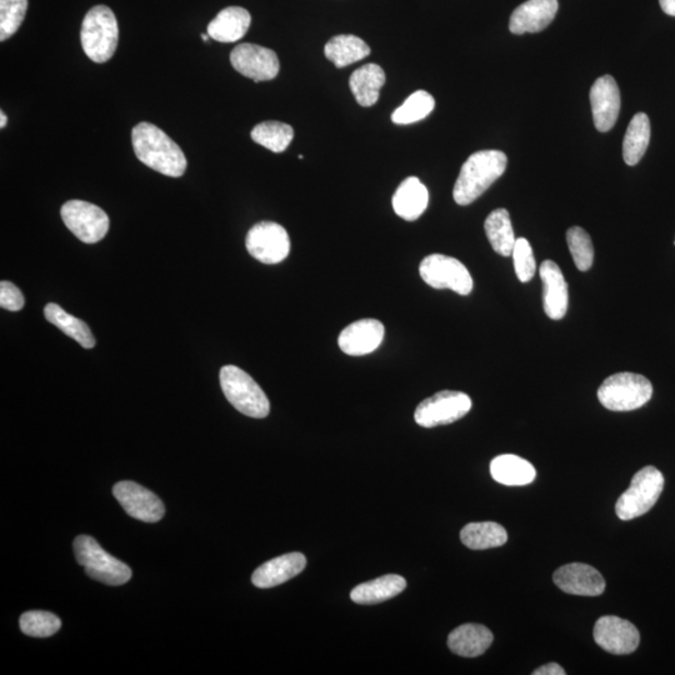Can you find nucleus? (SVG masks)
Wrapping results in <instances>:
<instances>
[{
    "label": "nucleus",
    "mask_w": 675,
    "mask_h": 675,
    "mask_svg": "<svg viewBox=\"0 0 675 675\" xmlns=\"http://www.w3.org/2000/svg\"><path fill=\"white\" fill-rule=\"evenodd\" d=\"M134 153L143 164L167 177L179 178L187 170V158L179 145L157 125H135L132 132Z\"/></svg>",
    "instance_id": "f257e3e1"
},
{
    "label": "nucleus",
    "mask_w": 675,
    "mask_h": 675,
    "mask_svg": "<svg viewBox=\"0 0 675 675\" xmlns=\"http://www.w3.org/2000/svg\"><path fill=\"white\" fill-rule=\"evenodd\" d=\"M508 158L500 150H480L470 155L455 182L453 198L459 205H469L487 192L507 169Z\"/></svg>",
    "instance_id": "f03ea898"
},
{
    "label": "nucleus",
    "mask_w": 675,
    "mask_h": 675,
    "mask_svg": "<svg viewBox=\"0 0 675 675\" xmlns=\"http://www.w3.org/2000/svg\"><path fill=\"white\" fill-rule=\"evenodd\" d=\"M118 38L117 18L107 5H95L85 14L80 40L85 55L94 63L102 64L113 57Z\"/></svg>",
    "instance_id": "7ed1b4c3"
},
{
    "label": "nucleus",
    "mask_w": 675,
    "mask_h": 675,
    "mask_svg": "<svg viewBox=\"0 0 675 675\" xmlns=\"http://www.w3.org/2000/svg\"><path fill=\"white\" fill-rule=\"evenodd\" d=\"M219 379L225 398L238 412L250 418L268 417L270 404L267 395L248 373L235 365H225L220 369Z\"/></svg>",
    "instance_id": "20e7f679"
},
{
    "label": "nucleus",
    "mask_w": 675,
    "mask_h": 675,
    "mask_svg": "<svg viewBox=\"0 0 675 675\" xmlns=\"http://www.w3.org/2000/svg\"><path fill=\"white\" fill-rule=\"evenodd\" d=\"M653 395V385L644 375L617 373L604 380L598 389V399L613 412H630L642 408Z\"/></svg>",
    "instance_id": "39448f33"
},
{
    "label": "nucleus",
    "mask_w": 675,
    "mask_h": 675,
    "mask_svg": "<svg viewBox=\"0 0 675 675\" xmlns=\"http://www.w3.org/2000/svg\"><path fill=\"white\" fill-rule=\"evenodd\" d=\"M74 555L88 577L107 585H123L132 578V569L105 552L97 540L79 535L74 540Z\"/></svg>",
    "instance_id": "423d86ee"
},
{
    "label": "nucleus",
    "mask_w": 675,
    "mask_h": 675,
    "mask_svg": "<svg viewBox=\"0 0 675 675\" xmlns=\"http://www.w3.org/2000/svg\"><path fill=\"white\" fill-rule=\"evenodd\" d=\"M664 488V477L655 467L649 465L640 469L632 479V484L620 495L615 504V513L620 520H632L642 517L658 502Z\"/></svg>",
    "instance_id": "0eeeda50"
},
{
    "label": "nucleus",
    "mask_w": 675,
    "mask_h": 675,
    "mask_svg": "<svg viewBox=\"0 0 675 675\" xmlns=\"http://www.w3.org/2000/svg\"><path fill=\"white\" fill-rule=\"evenodd\" d=\"M420 277L434 289H450L459 295H469L473 278L458 259L443 254L428 255L419 265Z\"/></svg>",
    "instance_id": "6e6552de"
},
{
    "label": "nucleus",
    "mask_w": 675,
    "mask_h": 675,
    "mask_svg": "<svg viewBox=\"0 0 675 675\" xmlns=\"http://www.w3.org/2000/svg\"><path fill=\"white\" fill-rule=\"evenodd\" d=\"M472 409V399L468 394L443 390L424 399L415 409L414 419L420 427L434 428L448 425L462 419Z\"/></svg>",
    "instance_id": "1a4fd4ad"
},
{
    "label": "nucleus",
    "mask_w": 675,
    "mask_h": 675,
    "mask_svg": "<svg viewBox=\"0 0 675 675\" xmlns=\"http://www.w3.org/2000/svg\"><path fill=\"white\" fill-rule=\"evenodd\" d=\"M70 232L83 243L100 242L109 230V218L102 208L84 200H69L60 210Z\"/></svg>",
    "instance_id": "9d476101"
},
{
    "label": "nucleus",
    "mask_w": 675,
    "mask_h": 675,
    "mask_svg": "<svg viewBox=\"0 0 675 675\" xmlns=\"http://www.w3.org/2000/svg\"><path fill=\"white\" fill-rule=\"evenodd\" d=\"M245 245L253 258L269 265L283 262L290 252L287 230L274 222L255 224L247 234Z\"/></svg>",
    "instance_id": "9b49d317"
},
{
    "label": "nucleus",
    "mask_w": 675,
    "mask_h": 675,
    "mask_svg": "<svg viewBox=\"0 0 675 675\" xmlns=\"http://www.w3.org/2000/svg\"><path fill=\"white\" fill-rule=\"evenodd\" d=\"M230 63L238 73L257 83L274 79L280 69L277 53L252 43L237 45L230 53Z\"/></svg>",
    "instance_id": "f8f14e48"
},
{
    "label": "nucleus",
    "mask_w": 675,
    "mask_h": 675,
    "mask_svg": "<svg viewBox=\"0 0 675 675\" xmlns=\"http://www.w3.org/2000/svg\"><path fill=\"white\" fill-rule=\"evenodd\" d=\"M113 494L125 512L140 522L157 523L164 517L162 500L142 485L124 480L114 485Z\"/></svg>",
    "instance_id": "ddd939ff"
},
{
    "label": "nucleus",
    "mask_w": 675,
    "mask_h": 675,
    "mask_svg": "<svg viewBox=\"0 0 675 675\" xmlns=\"http://www.w3.org/2000/svg\"><path fill=\"white\" fill-rule=\"evenodd\" d=\"M594 640L605 652L624 655L639 647V630L629 620L607 615L594 625Z\"/></svg>",
    "instance_id": "4468645a"
},
{
    "label": "nucleus",
    "mask_w": 675,
    "mask_h": 675,
    "mask_svg": "<svg viewBox=\"0 0 675 675\" xmlns=\"http://www.w3.org/2000/svg\"><path fill=\"white\" fill-rule=\"evenodd\" d=\"M555 585L564 593L580 597H598L605 590V580L599 570L583 563H570L555 570Z\"/></svg>",
    "instance_id": "2eb2a0df"
},
{
    "label": "nucleus",
    "mask_w": 675,
    "mask_h": 675,
    "mask_svg": "<svg viewBox=\"0 0 675 675\" xmlns=\"http://www.w3.org/2000/svg\"><path fill=\"white\" fill-rule=\"evenodd\" d=\"M595 128L599 132H609L617 123L620 112V92L612 75H603L595 80L590 89Z\"/></svg>",
    "instance_id": "dca6fc26"
},
{
    "label": "nucleus",
    "mask_w": 675,
    "mask_h": 675,
    "mask_svg": "<svg viewBox=\"0 0 675 675\" xmlns=\"http://www.w3.org/2000/svg\"><path fill=\"white\" fill-rule=\"evenodd\" d=\"M385 329L377 319H362L348 325L339 334L338 344L342 352L352 357L373 353L384 339Z\"/></svg>",
    "instance_id": "f3484780"
},
{
    "label": "nucleus",
    "mask_w": 675,
    "mask_h": 675,
    "mask_svg": "<svg viewBox=\"0 0 675 675\" xmlns=\"http://www.w3.org/2000/svg\"><path fill=\"white\" fill-rule=\"evenodd\" d=\"M539 274L543 283L545 314L553 320L563 319L568 310L569 294L562 269L553 260H545L540 265Z\"/></svg>",
    "instance_id": "a211bd4d"
},
{
    "label": "nucleus",
    "mask_w": 675,
    "mask_h": 675,
    "mask_svg": "<svg viewBox=\"0 0 675 675\" xmlns=\"http://www.w3.org/2000/svg\"><path fill=\"white\" fill-rule=\"evenodd\" d=\"M558 8V0H528L510 17V32L518 35L542 32L553 22Z\"/></svg>",
    "instance_id": "6ab92c4d"
},
{
    "label": "nucleus",
    "mask_w": 675,
    "mask_h": 675,
    "mask_svg": "<svg viewBox=\"0 0 675 675\" xmlns=\"http://www.w3.org/2000/svg\"><path fill=\"white\" fill-rule=\"evenodd\" d=\"M307 567V558L302 553L284 554L260 565L252 575L255 587L268 589L297 577Z\"/></svg>",
    "instance_id": "aec40b11"
},
{
    "label": "nucleus",
    "mask_w": 675,
    "mask_h": 675,
    "mask_svg": "<svg viewBox=\"0 0 675 675\" xmlns=\"http://www.w3.org/2000/svg\"><path fill=\"white\" fill-rule=\"evenodd\" d=\"M493 639L492 632L484 625L464 624L449 634L448 647L460 657L475 658L487 652Z\"/></svg>",
    "instance_id": "412c9836"
},
{
    "label": "nucleus",
    "mask_w": 675,
    "mask_h": 675,
    "mask_svg": "<svg viewBox=\"0 0 675 675\" xmlns=\"http://www.w3.org/2000/svg\"><path fill=\"white\" fill-rule=\"evenodd\" d=\"M429 203L427 187L417 177H409L393 195V209L400 218L413 222L425 212Z\"/></svg>",
    "instance_id": "4be33fe9"
},
{
    "label": "nucleus",
    "mask_w": 675,
    "mask_h": 675,
    "mask_svg": "<svg viewBox=\"0 0 675 675\" xmlns=\"http://www.w3.org/2000/svg\"><path fill=\"white\" fill-rule=\"evenodd\" d=\"M252 17L247 9L228 7L208 25L209 37L220 43H235L247 34Z\"/></svg>",
    "instance_id": "5701e85b"
},
{
    "label": "nucleus",
    "mask_w": 675,
    "mask_h": 675,
    "mask_svg": "<svg viewBox=\"0 0 675 675\" xmlns=\"http://www.w3.org/2000/svg\"><path fill=\"white\" fill-rule=\"evenodd\" d=\"M490 474L495 482L508 487H522L534 482L537 470L528 460L514 454H503L495 457L490 463Z\"/></svg>",
    "instance_id": "b1692460"
},
{
    "label": "nucleus",
    "mask_w": 675,
    "mask_h": 675,
    "mask_svg": "<svg viewBox=\"0 0 675 675\" xmlns=\"http://www.w3.org/2000/svg\"><path fill=\"white\" fill-rule=\"evenodd\" d=\"M405 588H407V580L400 575L389 574L358 585L350 593V599L357 604H378L397 597Z\"/></svg>",
    "instance_id": "393cba45"
},
{
    "label": "nucleus",
    "mask_w": 675,
    "mask_h": 675,
    "mask_svg": "<svg viewBox=\"0 0 675 675\" xmlns=\"http://www.w3.org/2000/svg\"><path fill=\"white\" fill-rule=\"evenodd\" d=\"M385 84V73L378 64H365L355 70L349 79V87L355 100L362 107H372L379 100L380 89Z\"/></svg>",
    "instance_id": "a878e982"
},
{
    "label": "nucleus",
    "mask_w": 675,
    "mask_h": 675,
    "mask_svg": "<svg viewBox=\"0 0 675 675\" xmlns=\"http://www.w3.org/2000/svg\"><path fill=\"white\" fill-rule=\"evenodd\" d=\"M324 54L335 67L344 68L367 58L370 48L363 39L352 34H342L325 44Z\"/></svg>",
    "instance_id": "bb28decb"
},
{
    "label": "nucleus",
    "mask_w": 675,
    "mask_h": 675,
    "mask_svg": "<svg viewBox=\"0 0 675 675\" xmlns=\"http://www.w3.org/2000/svg\"><path fill=\"white\" fill-rule=\"evenodd\" d=\"M484 229L494 252L502 257H510L517 238H515L508 210L503 208L493 210L485 219Z\"/></svg>",
    "instance_id": "cd10ccee"
},
{
    "label": "nucleus",
    "mask_w": 675,
    "mask_h": 675,
    "mask_svg": "<svg viewBox=\"0 0 675 675\" xmlns=\"http://www.w3.org/2000/svg\"><path fill=\"white\" fill-rule=\"evenodd\" d=\"M460 540L469 549L485 550L502 547L508 533L502 525L494 522L470 523L460 532Z\"/></svg>",
    "instance_id": "c85d7f7f"
},
{
    "label": "nucleus",
    "mask_w": 675,
    "mask_h": 675,
    "mask_svg": "<svg viewBox=\"0 0 675 675\" xmlns=\"http://www.w3.org/2000/svg\"><path fill=\"white\" fill-rule=\"evenodd\" d=\"M45 319L55 327L62 330L68 337L78 342L85 349H92L95 347V338L87 324L74 315L65 312L58 304L49 303L44 308Z\"/></svg>",
    "instance_id": "c756f323"
},
{
    "label": "nucleus",
    "mask_w": 675,
    "mask_h": 675,
    "mask_svg": "<svg viewBox=\"0 0 675 675\" xmlns=\"http://www.w3.org/2000/svg\"><path fill=\"white\" fill-rule=\"evenodd\" d=\"M650 142V122L645 113L635 114L629 123L623 142L624 162L633 167L647 152Z\"/></svg>",
    "instance_id": "7c9ffc66"
},
{
    "label": "nucleus",
    "mask_w": 675,
    "mask_h": 675,
    "mask_svg": "<svg viewBox=\"0 0 675 675\" xmlns=\"http://www.w3.org/2000/svg\"><path fill=\"white\" fill-rule=\"evenodd\" d=\"M252 139L273 153H283L294 138V130L289 124L280 122H263L252 130Z\"/></svg>",
    "instance_id": "2f4dec72"
},
{
    "label": "nucleus",
    "mask_w": 675,
    "mask_h": 675,
    "mask_svg": "<svg viewBox=\"0 0 675 675\" xmlns=\"http://www.w3.org/2000/svg\"><path fill=\"white\" fill-rule=\"evenodd\" d=\"M435 100L425 90H417L409 98L395 109L392 114V122L399 125H408L420 122L433 112Z\"/></svg>",
    "instance_id": "473e14b6"
},
{
    "label": "nucleus",
    "mask_w": 675,
    "mask_h": 675,
    "mask_svg": "<svg viewBox=\"0 0 675 675\" xmlns=\"http://www.w3.org/2000/svg\"><path fill=\"white\" fill-rule=\"evenodd\" d=\"M19 625L20 630L29 637L48 638L58 632L62 627V622L57 615L42 612V610H33L20 617Z\"/></svg>",
    "instance_id": "72a5a7b5"
},
{
    "label": "nucleus",
    "mask_w": 675,
    "mask_h": 675,
    "mask_svg": "<svg viewBox=\"0 0 675 675\" xmlns=\"http://www.w3.org/2000/svg\"><path fill=\"white\" fill-rule=\"evenodd\" d=\"M567 243L572 257L580 272L592 268L594 247L590 235L583 228L572 227L567 232Z\"/></svg>",
    "instance_id": "f704fd0d"
},
{
    "label": "nucleus",
    "mask_w": 675,
    "mask_h": 675,
    "mask_svg": "<svg viewBox=\"0 0 675 675\" xmlns=\"http://www.w3.org/2000/svg\"><path fill=\"white\" fill-rule=\"evenodd\" d=\"M28 0H0V40L13 37L23 24Z\"/></svg>",
    "instance_id": "c9c22d12"
},
{
    "label": "nucleus",
    "mask_w": 675,
    "mask_h": 675,
    "mask_svg": "<svg viewBox=\"0 0 675 675\" xmlns=\"http://www.w3.org/2000/svg\"><path fill=\"white\" fill-rule=\"evenodd\" d=\"M513 262L515 274L522 283H528L533 279L537 272V263H535L532 245L525 238L517 239L513 253Z\"/></svg>",
    "instance_id": "e433bc0d"
},
{
    "label": "nucleus",
    "mask_w": 675,
    "mask_h": 675,
    "mask_svg": "<svg viewBox=\"0 0 675 675\" xmlns=\"http://www.w3.org/2000/svg\"><path fill=\"white\" fill-rule=\"evenodd\" d=\"M25 304L24 295L20 292L18 287L13 283L3 280L0 283V307L10 310V312H18Z\"/></svg>",
    "instance_id": "4c0bfd02"
},
{
    "label": "nucleus",
    "mask_w": 675,
    "mask_h": 675,
    "mask_svg": "<svg viewBox=\"0 0 675 675\" xmlns=\"http://www.w3.org/2000/svg\"><path fill=\"white\" fill-rule=\"evenodd\" d=\"M533 675H565V670L558 663H548L534 670Z\"/></svg>",
    "instance_id": "58836bf2"
},
{
    "label": "nucleus",
    "mask_w": 675,
    "mask_h": 675,
    "mask_svg": "<svg viewBox=\"0 0 675 675\" xmlns=\"http://www.w3.org/2000/svg\"><path fill=\"white\" fill-rule=\"evenodd\" d=\"M659 4L665 14L675 17V0H659Z\"/></svg>",
    "instance_id": "ea45409f"
},
{
    "label": "nucleus",
    "mask_w": 675,
    "mask_h": 675,
    "mask_svg": "<svg viewBox=\"0 0 675 675\" xmlns=\"http://www.w3.org/2000/svg\"><path fill=\"white\" fill-rule=\"evenodd\" d=\"M7 115L4 112H0V128H4L7 125Z\"/></svg>",
    "instance_id": "a19ab883"
},
{
    "label": "nucleus",
    "mask_w": 675,
    "mask_h": 675,
    "mask_svg": "<svg viewBox=\"0 0 675 675\" xmlns=\"http://www.w3.org/2000/svg\"><path fill=\"white\" fill-rule=\"evenodd\" d=\"M202 39L204 40V42H208V40L210 39L209 34H202Z\"/></svg>",
    "instance_id": "79ce46f5"
},
{
    "label": "nucleus",
    "mask_w": 675,
    "mask_h": 675,
    "mask_svg": "<svg viewBox=\"0 0 675 675\" xmlns=\"http://www.w3.org/2000/svg\"><path fill=\"white\" fill-rule=\"evenodd\" d=\"M674 244H675V242H674Z\"/></svg>",
    "instance_id": "37998d69"
}]
</instances>
